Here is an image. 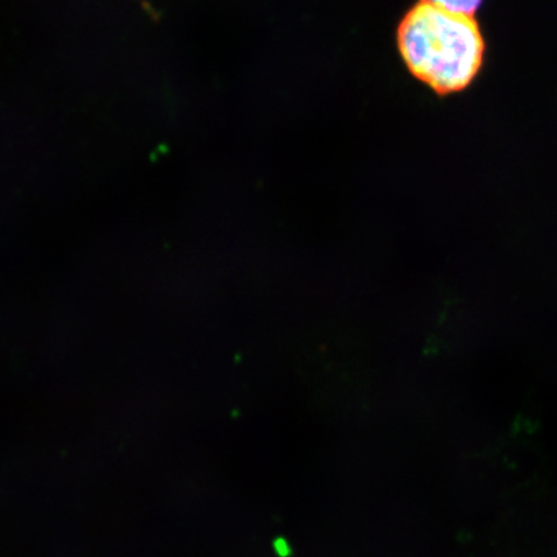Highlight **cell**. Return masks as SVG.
<instances>
[{
  "label": "cell",
  "mask_w": 557,
  "mask_h": 557,
  "mask_svg": "<svg viewBox=\"0 0 557 557\" xmlns=\"http://www.w3.org/2000/svg\"><path fill=\"white\" fill-rule=\"evenodd\" d=\"M396 40L410 74L438 96L461 92L483 66L485 40L478 21L429 3L406 13Z\"/></svg>",
  "instance_id": "6da1fadb"
},
{
  "label": "cell",
  "mask_w": 557,
  "mask_h": 557,
  "mask_svg": "<svg viewBox=\"0 0 557 557\" xmlns=\"http://www.w3.org/2000/svg\"><path fill=\"white\" fill-rule=\"evenodd\" d=\"M423 3L438 7L445 11L459 13V15L475 16L484 0H421Z\"/></svg>",
  "instance_id": "7a4b0ae2"
}]
</instances>
